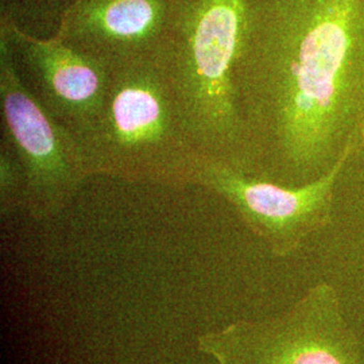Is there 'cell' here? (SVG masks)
<instances>
[{"mask_svg":"<svg viewBox=\"0 0 364 364\" xmlns=\"http://www.w3.org/2000/svg\"><path fill=\"white\" fill-rule=\"evenodd\" d=\"M247 13L248 0H177L156 57L196 151L208 162L254 176L234 84Z\"/></svg>","mask_w":364,"mask_h":364,"instance_id":"obj_2","label":"cell"},{"mask_svg":"<svg viewBox=\"0 0 364 364\" xmlns=\"http://www.w3.org/2000/svg\"><path fill=\"white\" fill-rule=\"evenodd\" d=\"M234 84L251 177H323L364 149V0H248Z\"/></svg>","mask_w":364,"mask_h":364,"instance_id":"obj_1","label":"cell"},{"mask_svg":"<svg viewBox=\"0 0 364 364\" xmlns=\"http://www.w3.org/2000/svg\"><path fill=\"white\" fill-rule=\"evenodd\" d=\"M0 39L7 43L21 77L39 103L76 139L84 135L105 107L114 65L55 37H33L9 15L1 16Z\"/></svg>","mask_w":364,"mask_h":364,"instance_id":"obj_7","label":"cell"},{"mask_svg":"<svg viewBox=\"0 0 364 364\" xmlns=\"http://www.w3.org/2000/svg\"><path fill=\"white\" fill-rule=\"evenodd\" d=\"M26 180L16 156L4 146H0V210L10 216L16 210H25Z\"/></svg>","mask_w":364,"mask_h":364,"instance_id":"obj_9","label":"cell"},{"mask_svg":"<svg viewBox=\"0 0 364 364\" xmlns=\"http://www.w3.org/2000/svg\"><path fill=\"white\" fill-rule=\"evenodd\" d=\"M216 364H364L359 338L328 282L311 287L285 313L237 320L197 338Z\"/></svg>","mask_w":364,"mask_h":364,"instance_id":"obj_4","label":"cell"},{"mask_svg":"<svg viewBox=\"0 0 364 364\" xmlns=\"http://www.w3.org/2000/svg\"><path fill=\"white\" fill-rule=\"evenodd\" d=\"M177 0H73L55 38L115 65L154 57L169 36Z\"/></svg>","mask_w":364,"mask_h":364,"instance_id":"obj_8","label":"cell"},{"mask_svg":"<svg viewBox=\"0 0 364 364\" xmlns=\"http://www.w3.org/2000/svg\"><path fill=\"white\" fill-rule=\"evenodd\" d=\"M1 144L19 161L26 180L25 212L34 220L55 218L91 177L76 136L28 90L0 39Z\"/></svg>","mask_w":364,"mask_h":364,"instance_id":"obj_5","label":"cell"},{"mask_svg":"<svg viewBox=\"0 0 364 364\" xmlns=\"http://www.w3.org/2000/svg\"><path fill=\"white\" fill-rule=\"evenodd\" d=\"M363 150L360 146H351L323 177L299 186L251 177L203 159L195 185L223 197L273 255L285 258L312 235L331 225L338 180Z\"/></svg>","mask_w":364,"mask_h":364,"instance_id":"obj_6","label":"cell"},{"mask_svg":"<svg viewBox=\"0 0 364 364\" xmlns=\"http://www.w3.org/2000/svg\"><path fill=\"white\" fill-rule=\"evenodd\" d=\"M77 141L90 176L178 188L195 185L203 162L156 55L112 66L105 107Z\"/></svg>","mask_w":364,"mask_h":364,"instance_id":"obj_3","label":"cell"}]
</instances>
